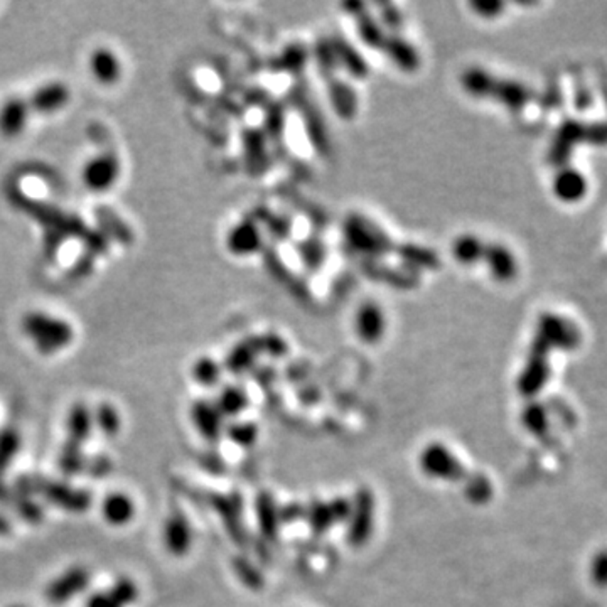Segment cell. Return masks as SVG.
Masks as SVG:
<instances>
[{
    "label": "cell",
    "instance_id": "1",
    "mask_svg": "<svg viewBox=\"0 0 607 607\" xmlns=\"http://www.w3.org/2000/svg\"><path fill=\"white\" fill-rule=\"evenodd\" d=\"M21 331L27 341L44 356L66 350L75 341V329L70 321L46 311H31L21 319Z\"/></svg>",
    "mask_w": 607,
    "mask_h": 607
},
{
    "label": "cell",
    "instance_id": "2",
    "mask_svg": "<svg viewBox=\"0 0 607 607\" xmlns=\"http://www.w3.org/2000/svg\"><path fill=\"white\" fill-rule=\"evenodd\" d=\"M579 144H594L607 145V122L584 124L575 120H567L558 128L556 139L550 147V164L565 167L569 163L570 154Z\"/></svg>",
    "mask_w": 607,
    "mask_h": 607
},
{
    "label": "cell",
    "instance_id": "3",
    "mask_svg": "<svg viewBox=\"0 0 607 607\" xmlns=\"http://www.w3.org/2000/svg\"><path fill=\"white\" fill-rule=\"evenodd\" d=\"M464 85L471 93H476L481 97H491L494 100L505 103L506 107H509V110L515 112H519L533 97L530 89L523 87L521 83L498 79L480 70L469 71L468 75L464 76Z\"/></svg>",
    "mask_w": 607,
    "mask_h": 607
},
{
    "label": "cell",
    "instance_id": "4",
    "mask_svg": "<svg viewBox=\"0 0 607 607\" xmlns=\"http://www.w3.org/2000/svg\"><path fill=\"white\" fill-rule=\"evenodd\" d=\"M122 177V161L114 152L91 155L81 167V182L93 194H107Z\"/></svg>",
    "mask_w": 607,
    "mask_h": 607
},
{
    "label": "cell",
    "instance_id": "5",
    "mask_svg": "<svg viewBox=\"0 0 607 607\" xmlns=\"http://www.w3.org/2000/svg\"><path fill=\"white\" fill-rule=\"evenodd\" d=\"M73 98V93L68 83L61 79H50L41 83L27 97L33 115L54 117L64 112Z\"/></svg>",
    "mask_w": 607,
    "mask_h": 607
},
{
    "label": "cell",
    "instance_id": "6",
    "mask_svg": "<svg viewBox=\"0 0 607 607\" xmlns=\"http://www.w3.org/2000/svg\"><path fill=\"white\" fill-rule=\"evenodd\" d=\"M33 118V110L27 97L14 95L0 103V137L19 139L24 135L29 122Z\"/></svg>",
    "mask_w": 607,
    "mask_h": 607
},
{
    "label": "cell",
    "instance_id": "7",
    "mask_svg": "<svg viewBox=\"0 0 607 607\" xmlns=\"http://www.w3.org/2000/svg\"><path fill=\"white\" fill-rule=\"evenodd\" d=\"M89 71L93 81L110 89L120 83L124 76V61L117 51L108 46H98L89 52Z\"/></svg>",
    "mask_w": 607,
    "mask_h": 607
},
{
    "label": "cell",
    "instance_id": "8",
    "mask_svg": "<svg viewBox=\"0 0 607 607\" xmlns=\"http://www.w3.org/2000/svg\"><path fill=\"white\" fill-rule=\"evenodd\" d=\"M31 488L38 490L50 503L60 506L68 511H85L89 506V494L83 490H73L61 482H50V481H41V484H33Z\"/></svg>",
    "mask_w": 607,
    "mask_h": 607
},
{
    "label": "cell",
    "instance_id": "9",
    "mask_svg": "<svg viewBox=\"0 0 607 607\" xmlns=\"http://www.w3.org/2000/svg\"><path fill=\"white\" fill-rule=\"evenodd\" d=\"M89 570L83 567H73L51 582L46 589V597L52 604H64L75 599L76 595L81 594L89 587Z\"/></svg>",
    "mask_w": 607,
    "mask_h": 607
},
{
    "label": "cell",
    "instance_id": "10",
    "mask_svg": "<svg viewBox=\"0 0 607 607\" xmlns=\"http://www.w3.org/2000/svg\"><path fill=\"white\" fill-rule=\"evenodd\" d=\"M482 260L488 262L493 277L498 280L506 282L517 275V260L513 253L501 245H486Z\"/></svg>",
    "mask_w": 607,
    "mask_h": 607
},
{
    "label": "cell",
    "instance_id": "11",
    "mask_svg": "<svg viewBox=\"0 0 607 607\" xmlns=\"http://www.w3.org/2000/svg\"><path fill=\"white\" fill-rule=\"evenodd\" d=\"M554 191H556V198L562 201L575 202L582 200L585 196L587 191V182L582 176L581 173H577L572 167H564L558 176L556 177L554 182Z\"/></svg>",
    "mask_w": 607,
    "mask_h": 607
},
{
    "label": "cell",
    "instance_id": "12",
    "mask_svg": "<svg viewBox=\"0 0 607 607\" xmlns=\"http://www.w3.org/2000/svg\"><path fill=\"white\" fill-rule=\"evenodd\" d=\"M101 515L110 525L122 527L135 515L134 501L124 493L108 494L101 503Z\"/></svg>",
    "mask_w": 607,
    "mask_h": 607
},
{
    "label": "cell",
    "instance_id": "13",
    "mask_svg": "<svg viewBox=\"0 0 607 607\" xmlns=\"http://www.w3.org/2000/svg\"><path fill=\"white\" fill-rule=\"evenodd\" d=\"M93 429V414L85 404H78L71 408L68 416V443L81 445L89 441Z\"/></svg>",
    "mask_w": 607,
    "mask_h": 607
},
{
    "label": "cell",
    "instance_id": "14",
    "mask_svg": "<svg viewBox=\"0 0 607 607\" xmlns=\"http://www.w3.org/2000/svg\"><path fill=\"white\" fill-rule=\"evenodd\" d=\"M484 248H486V243H482L478 237L462 235L454 241L453 255H454L457 262H461L464 266H471V264H478L482 260Z\"/></svg>",
    "mask_w": 607,
    "mask_h": 607
},
{
    "label": "cell",
    "instance_id": "15",
    "mask_svg": "<svg viewBox=\"0 0 607 607\" xmlns=\"http://www.w3.org/2000/svg\"><path fill=\"white\" fill-rule=\"evenodd\" d=\"M228 248L233 253H250L257 247V231L252 225L241 223L228 235Z\"/></svg>",
    "mask_w": 607,
    "mask_h": 607
},
{
    "label": "cell",
    "instance_id": "16",
    "mask_svg": "<svg viewBox=\"0 0 607 607\" xmlns=\"http://www.w3.org/2000/svg\"><path fill=\"white\" fill-rule=\"evenodd\" d=\"M93 424L101 430L105 437H114L120 429L118 412L110 404H103L93 412Z\"/></svg>",
    "mask_w": 607,
    "mask_h": 607
},
{
    "label": "cell",
    "instance_id": "17",
    "mask_svg": "<svg viewBox=\"0 0 607 607\" xmlns=\"http://www.w3.org/2000/svg\"><path fill=\"white\" fill-rule=\"evenodd\" d=\"M60 468L68 476H75L85 468V455L81 453V445L71 443L64 445L60 455Z\"/></svg>",
    "mask_w": 607,
    "mask_h": 607
},
{
    "label": "cell",
    "instance_id": "18",
    "mask_svg": "<svg viewBox=\"0 0 607 607\" xmlns=\"http://www.w3.org/2000/svg\"><path fill=\"white\" fill-rule=\"evenodd\" d=\"M108 593L114 595L115 601L122 607H130L137 602L139 599V587L137 584L128 579V577H120L115 581L114 585L108 589Z\"/></svg>",
    "mask_w": 607,
    "mask_h": 607
},
{
    "label": "cell",
    "instance_id": "19",
    "mask_svg": "<svg viewBox=\"0 0 607 607\" xmlns=\"http://www.w3.org/2000/svg\"><path fill=\"white\" fill-rule=\"evenodd\" d=\"M19 445H21V439L15 430L0 432V471H4L13 462L14 457L19 451Z\"/></svg>",
    "mask_w": 607,
    "mask_h": 607
},
{
    "label": "cell",
    "instance_id": "20",
    "mask_svg": "<svg viewBox=\"0 0 607 607\" xmlns=\"http://www.w3.org/2000/svg\"><path fill=\"white\" fill-rule=\"evenodd\" d=\"M381 309L377 307L375 304H365L361 309H360V314H358V326L360 329H363L367 332L368 329H381L383 326V319H381Z\"/></svg>",
    "mask_w": 607,
    "mask_h": 607
},
{
    "label": "cell",
    "instance_id": "21",
    "mask_svg": "<svg viewBox=\"0 0 607 607\" xmlns=\"http://www.w3.org/2000/svg\"><path fill=\"white\" fill-rule=\"evenodd\" d=\"M184 525L177 518L169 519L167 527H165V544L173 550V552H179L184 545Z\"/></svg>",
    "mask_w": 607,
    "mask_h": 607
},
{
    "label": "cell",
    "instance_id": "22",
    "mask_svg": "<svg viewBox=\"0 0 607 607\" xmlns=\"http://www.w3.org/2000/svg\"><path fill=\"white\" fill-rule=\"evenodd\" d=\"M87 607H122L117 601L114 595L110 594L108 591H98L93 593L87 599Z\"/></svg>",
    "mask_w": 607,
    "mask_h": 607
},
{
    "label": "cell",
    "instance_id": "23",
    "mask_svg": "<svg viewBox=\"0 0 607 607\" xmlns=\"http://www.w3.org/2000/svg\"><path fill=\"white\" fill-rule=\"evenodd\" d=\"M196 377L201 381H210L213 379V371H215V365L208 360H201L198 365H196Z\"/></svg>",
    "mask_w": 607,
    "mask_h": 607
},
{
    "label": "cell",
    "instance_id": "24",
    "mask_svg": "<svg viewBox=\"0 0 607 607\" xmlns=\"http://www.w3.org/2000/svg\"><path fill=\"white\" fill-rule=\"evenodd\" d=\"M9 530V521L0 515V535H5Z\"/></svg>",
    "mask_w": 607,
    "mask_h": 607
},
{
    "label": "cell",
    "instance_id": "25",
    "mask_svg": "<svg viewBox=\"0 0 607 607\" xmlns=\"http://www.w3.org/2000/svg\"><path fill=\"white\" fill-rule=\"evenodd\" d=\"M13 607H23V606H13Z\"/></svg>",
    "mask_w": 607,
    "mask_h": 607
}]
</instances>
